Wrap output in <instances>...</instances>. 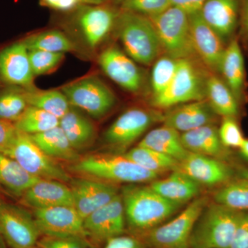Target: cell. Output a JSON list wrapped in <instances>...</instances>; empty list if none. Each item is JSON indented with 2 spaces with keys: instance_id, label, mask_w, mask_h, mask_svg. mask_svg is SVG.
Segmentation results:
<instances>
[{
  "instance_id": "9a60e30c",
  "label": "cell",
  "mask_w": 248,
  "mask_h": 248,
  "mask_svg": "<svg viewBox=\"0 0 248 248\" xmlns=\"http://www.w3.org/2000/svg\"><path fill=\"white\" fill-rule=\"evenodd\" d=\"M69 183L73 206L83 219L119 195L116 186L97 179L78 178Z\"/></svg>"
},
{
  "instance_id": "7c38bea8",
  "label": "cell",
  "mask_w": 248,
  "mask_h": 248,
  "mask_svg": "<svg viewBox=\"0 0 248 248\" xmlns=\"http://www.w3.org/2000/svg\"><path fill=\"white\" fill-rule=\"evenodd\" d=\"M34 218L41 234L79 236L88 239L84 219L73 205H60L34 210Z\"/></svg>"
},
{
  "instance_id": "ba28073f",
  "label": "cell",
  "mask_w": 248,
  "mask_h": 248,
  "mask_svg": "<svg viewBox=\"0 0 248 248\" xmlns=\"http://www.w3.org/2000/svg\"><path fill=\"white\" fill-rule=\"evenodd\" d=\"M205 79L191 60H179L169 87L152 99L153 107L170 108L177 105L205 99Z\"/></svg>"
},
{
  "instance_id": "ffe728a7",
  "label": "cell",
  "mask_w": 248,
  "mask_h": 248,
  "mask_svg": "<svg viewBox=\"0 0 248 248\" xmlns=\"http://www.w3.org/2000/svg\"><path fill=\"white\" fill-rule=\"evenodd\" d=\"M217 115L206 99L178 105L165 114L164 125L180 133L195 130L203 125L215 124Z\"/></svg>"
},
{
  "instance_id": "5bb4252c",
  "label": "cell",
  "mask_w": 248,
  "mask_h": 248,
  "mask_svg": "<svg viewBox=\"0 0 248 248\" xmlns=\"http://www.w3.org/2000/svg\"><path fill=\"white\" fill-rule=\"evenodd\" d=\"M84 227L88 238L96 242L105 244L108 240L124 234L126 221L120 194L85 218Z\"/></svg>"
},
{
  "instance_id": "b9f144b4",
  "label": "cell",
  "mask_w": 248,
  "mask_h": 248,
  "mask_svg": "<svg viewBox=\"0 0 248 248\" xmlns=\"http://www.w3.org/2000/svg\"><path fill=\"white\" fill-rule=\"evenodd\" d=\"M102 248H152L140 236L124 235L108 240Z\"/></svg>"
},
{
  "instance_id": "f1b7e54d",
  "label": "cell",
  "mask_w": 248,
  "mask_h": 248,
  "mask_svg": "<svg viewBox=\"0 0 248 248\" xmlns=\"http://www.w3.org/2000/svg\"><path fill=\"white\" fill-rule=\"evenodd\" d=\"M30 137L36 145L51 159L73 164L79 159L78 151L71 146L60 125Z\"/></svg>"
},
{
  "instance_id": "5b68a950",
  "label": "cell",
  "mask_w": 248,
  "mask_h": 248,
  "mask_svg": "<svg viewBox=\"0 0 248 248\" xmlns=\"http://www.w3.org/2000/svg\"><path fill=\"white\" fill-rule=\"evenodd\" d=\"M166 55L176 60H192L197 56L191 36L189 15L171 6L164 12L149 17Z\"/></svg>"
},
{
  "instance_id": "f907efd6",
  "label": "cell",
  "mask_w": 248,
  "mask_h": 248,
  "mask_svg": "<svg viewBox=\"0 0 248 248\" xmlns=\"http://www.w3.org/2000/svg\"><path fill=\"white\" fill-rule=\"evenodd\" d=\"M239 177L244 178L248 180V167L242 168L239 170Z\"/></svg>"
},
{
  "instance_id": "484cf974",
  "label": "cell",
  "mask_w": 248,
  "mask_h": 248,
  "mask_svg": "<svg viewBox=\"0 0 248 248\" xmlns=\"http://www.w3.org/2000/svg\"><path fill=\"white\" fill-rule=\"evenodd\" d=\"M138 145L168 155L179 162L190 153L183 144L182 133L166 125L151 130Z\"/></svg>"
},
{
  "instance_id": "7402d4cb",
  "label": "cell",
  "mask_w": 248,
  "mask_h": 248,
  "mask_svg": "<svg viewBox=\"0 0 248 248\" xmlns=\"http://www.w3.org/2000/svg\"><path fill=\"white\" fill-rule=\"evenodd\" d=\"M200 12L223 42L239 27V0H204Z\"/></svg>"
},
{
  "instance_id": "7bdbcfd3",
  "label": "cell",
  "mask_w": 248,
  "mask_h": 248,
  "mask_svg": "<svg viewBox=\"0 0 248 248\" xmlns=\"http://www.w3.org/2000/svg\"><path fill=\"white\" fill-rule=\"evenodd\" d=\"M229 248H248V211L243 214Z\"/></svg>"
},
{
  "instance_id": "74e56055",
  "label": "cell",
  "mask_w": 248,
  "mask_h": 248,
  "mask_svg": "<svg viewBox=\"0 0 248 248\" xmlns=\"http://www.w3.org/2000/svg\"><path fill=\"white\" fill-rule=\"evenodd\" d=\"M29 59L34 76H42L53 71L64 59V53L45 50H29Z\"/></svg>"
},
{
  "instance_id": "603a6c76",
  "label": "cell",
  "mask_w": 248,
  "mask_h": 248,
  "mask_svg": "<svg viewBox=\"0 0 248 248\" xmlns=\"http://www.w3.org/2000/svg\"><path fill=\"white\" fill-rule=\"evenodd\" d=\"M219 72L240 104L246 95V68L239 39L233 37L225 48Z\"/></svg>"
},
{
  "instance_id": "681fc988",
  "label": "cell",
  "mask_w": 248,
  "mask_h": 248,
  "mask_svg": "<svg viewBox=\"0 0 248 248\" xmlns=\"http://www.w3.org/2000/svg\"><path fill=\"white\" fill-rule=\"evenodd\" d=\"M107 0H80L81 4L83 5H93V6H96V5H102L105 4Z\"/></svg>"
},
{
  "instance_id": "277c9868",
  "label": "cell",
  "mask_w": 248,
  "mask_h": 248,
  "mask_svg": "<svg viewBox=\"0 0 248 248\" xmlns=\"http://www.w3.org/2000/svg\"><path fill=\"white\" fill-rule=\"evenodd\" d=\"M115 25L125 53L132 60L148 66L159 58L162 48L149 17L122 11Z\"/></svg>"
},
{
  "instance_id": "f6af8a7d",
  "label": "cell",
  "mask_w": 248,
  "mask_h": 248,
  "mask_svg": "<svg viewBox=\"0 0 248 248\" xmlns=\"http://www.w3.org/2000/svg\"><path fill=\"white\" fill-rule=\"evenodd\" d=\"M239 35L245 45L248 46V0H239Z\"/></svg>"
},
{
  "instance_id": "d6986e66",
  "label": "cell",
  "mask_w": 248,
  "mask_h": 248,
  "mask_svg": "<svg viewBox=\"0 0 248 248\" xmlns=\"http://www.w3.org/2000/svg\"><path fill=\"white\" fill-rule=\"evenodd\" d=\"M29 50L21 42L0 52V78L13 86L29 89L34 79Z\"/></svg>"
},
{
  "instance_id": "7dc6e473",
  "label": "cell",
  "mask_w": 248,
  "mask_h": 248,
  "mask_svg": "<svg viewBox=\"0 0 248 248\" xmlns=\"http://www.w3.org/2000/svg\"><path fill=\"white\" fill-rule=\"evenodd\" d=\"M172 6H176L190 15L200 11L204 0H170Z\"/></svg>"
},
{
  "instance_id": "44dd1931",
  "label": "cell",
  "mask_w": 248,
  "mask_h": 248,
  "mask_svg": "<svg viewBox=\"0 0 248 248\" xmlns=\"http://www.w3.org/2000/svg\"><path fill=\"white\" fill-rule=\"evenodd\" d=\"M22 202L28 207L37 210L73 205L70 186L53 179H40L21 195Z\"/></svg>"
},
{
  "instance_id": "f35d334b",
  "label": "cell",
  "mask_w": 248,
  "mask_h": 248,
  "mask_svg": "<svg viewBox=\"0 0 248 248\" xmlns=\"http://www.w3.org/2000/svg\"><path fill=\"white\" fill-rule=\"evenodd\" d=\"M172 6L170 0H122V11L154 17Z\"/></svg>"
},
{
  "instance_id": "d590c367",
  "label": "cell",
  "mask_w": 248,
  "mask_h": 248,
  "mask_svg": "<svg viewBox=\"0 0 248 248\" xmlns=\"http://www.w3.org/2000/svg\"><path fill=\"white\" fill-rule=\"evenodd\" d=\"M179 61L166 55L154 62L151 76L153 99L161 95L169 87L177 71Z\"/></svg>"
},
{
  "instance_id": "4fadbf2b",
  "label": "cell",
  "mask_w": 248,
  "mask_h": 248,
  "mask_svg": "<svg viewBox=\"0 0 248 248\" xmlns=\"http://www.w3.org/2000/svg\"><path fill=\"white\" fill-rule=\"evenodd\" d=\"M177 170L200 186L220 187L235 178V171L226 161L189 153L178 164Z\"/></svg>"
},
{
  "instance_id": "cb8c5ba5",
  "label": "cell",
  "mask_w": 248,
  "mask_h": 248,
  "mask_svg": "<svg viewBox=\"0 0 248 248\" xmlns=\"http://www.w3.org/2000/svg\"><path fill=\"white\" fill-rule=\"evenodd\" d=\"M149 186L166 200L182 206L200 197V184L177 170L169 177L153 181Z\"/></svg>"
},
{
  "instance_id": "d4e9b609",
  "label": "cell",
  "mask_w": 248,
  "mask_h": 248,
  "mask_svg": "<svg viewBox=\"0 0 248 248\" xmlns=\"http://www.w3.org/2000/svg\"><path fill=\"white\" fill-rule=\"evenodd\" d=\"M182 140L184 147L190 153L224 161L229 157V149L222 144L218 128L215 124L203 125L182 133Z\"/></svg>"
},
{
  "instance_id": "8992f818",
  "label": "cell",
  "mask_w": 248,
  "mask_h": 248,
  "mask_svg": "<svg viewBox=\"0 0 248 248\" xmlns=\"http://www.w3.org/2000/svg\"><path fill=\"white\" fill-rule=\"evenodd\" d=\"M208 203V197H198L177 216L138 236L152 248H190L196 221Z\"/></svg>"
},
{
  "instance_id": "7a4b0ae2",
  "label": "cell",
  "mask_w": 248,
  "mask_h": 248,
  "mask_svg": "<svg viewBox=\"0 0 248 248\" xmlns=\"http://www.w3.org/2000/svg\"><path fill=\"white\" fill-rule=\"evenodd\" d=\"M73 172L92 179L129 184L152 182L159 177L128 159L124 154L89 155L72 164Z\"/></svg>"
},
{
  "instance_id": "ab89813d",
  "label": "cell",
  "mask_w": 248,
  "mask_h": 248,
  "mask_svg": "<svg viewBox=\"0 0 248 248\" xmlns=\"http://www.w3.org/2000/svg\"><path fill=\"white\" fill-rule=\"evenodd\" d=\"M218 135L222 144L228 149L239 148L245 138L237 122V118L222 117L221 125L218 128Z\"/></svg>"
},
{
  "instance_id": "60d3db41",
  "label": "cell",
  "mask_w": 248,
  "mask_h": 248,
  "mask_svg": "<svg viewBox=\"0 0 248 248\" xmlns=\"http://www.w3.org/2000/svg\"><path fill=\"white\" fill-rule=\"evenodd\" d=\"M36 246L40 248H91L88 239L79 236H43Z\"/></svg>"
},
{
  "instance_id": "3957f363",
  "label": "cell",
  "mask_w": 248,
  "mask_h": 248,
  "mask_svg": "<svg viewBox=\"0 0 248 248\" xmlns=\"http://www.w3.org/2000/svg\"><path fill=\"white\" fill-rule=\"evenodd\" d=\"M244 213L208 203L196 221L190 248H229Z\"/></svg>"
},
{
  "instance_id": "1f68e13d",
  "label": "cell",
  "mask_w": 248,
  "mask_h": 248,
  "mask_svg": "<svg viewBox=\"0 0 248 248\" xmlns=\"http://www.w3.org/2000/svg\"><path fill=\"white\" fill-rule=\"evenodd\" d=\"M124 155L143 169L159 175L168 171L176 170L179 164V161L174 158L139 145Z\"/></svg>"
},
{
  "instance_id": "e0dca14e",
  "label": "cell",
  "mask_w": 248,
  "mask_h": 248,
  "mask_svg": "<svg viewBox=\"0 0 248 248\" xmlns=\"http://www.w3.org/2000/svg\"><path fill=\"white\" fill-rule=\"evenodd\" d=\"M191 36L196 54L213 71L219 72L226 46L224 42L210 27L200 12L189 15Z\"/></svg>"
},
{
  "instance_id": "836d02e7",
  "label": "cell",
  "mask_w": 248,
  "mask_h": 248,
  "mask_svg": "<svg viewBox=\"0 0 248 248\" xmlns=\"http://www.w3.org/2000/svg\"><path fill=\"white\" fill-rule=\"evenodd\" d=\"M28 50L65 53L77 50L76 45L63 32L49 30L34 34L22 40Z\"/></svg>"
},
{
  "instance_id": "4316f807",
  "label": "cell",
  "mask_w": 248,
  "mask_h": 248,
  "mask_svg": "<svg viewBox=\"0 0 248 248\" xmlns=\"http://www.w3.org/2000/svg\"><path fill=\"white\" fill-rule=\"evenodd\" d=\"M205 99L215 113L222 117L237 118L240 113V103L224 80L211 75L205 79Z\"/></svg>"
},
{
  "instance_id": "52a82bcc",
  "label": "cell",
  "mask_w": 248,
  "mask_h": 248,
  "mask_svg": "<svg viewBox=\"0 0 248 248\" xmlns=\"http://www.w3.org/2000/svg\"><path fill=\"white\" fill-rule=\"evenodd\" d=\"M0 152L16 160L34 177L63 183L71 182L69 174L55 160L47 156L27 134L17 130L11 143Z\"/></svg>"
},
{
  "instance_id": "8d00e7d4",
  "label": "cell",
  "mask_w": 248,
  "mask_h": 248,
  "mask_svg": "<svg viewBox=\"0 0 248 248\" xmlns=\"http://www.w3.org/2000/svg\"><path fill=\"white\" fill-rule=\"evenodd\" d=\"M28 106L24 89L5 90L0 93V120L16 122Z\"/></svg>"
},
{
  "instance_id": "f5cc1de1",
  "label": "cell",
  "mask_w": 248,
  "mask_h": 248,
  "mask_svg": "<svg viewBox=\"0 0 248 248\" xmlns=\"http://www.w3.org/2000/svg\"><path fill=\"white\" fill-rule=\"evenodd\" d=\"M32 248H40L37 247V246H35V247Z\"/></svg>"
},
{
  "instance_id": "bcb514c9",
  "label": "cell",
  "mask_w": 248,
  "mask_h": 248,
  "mask_svg": "<svg viewBox=\"0 0 248 248\" xmlns=\"http://www.w3.org/2000/svg\"><path fill=\"white\" fill-rule=\"evenodd\" d=\"M45 6L60 11H70L78 9L81 5L80 0H42Z\"/></svg>"
},
{
  "instance_id": "83f0119b",
  "label": "cell",
  "mask_w": 248,
  "mask_h": 248,
  "mask_svg": "<svg viewBox=\"0 0 248 248\" xmlns=\"http://www.w3.org/2000/svg\"><path fill=\"white\" fill-rule=\"evenodd\" d=\"M59 125L77 151L89 146L95 138V128L91 121L71 107L60 119Z\"/></svg>"
},
{
  "instance_id": "8fae6325",
  "label": "cell",
  "mask_w": 248,
  "mask_h": 248,
  "mask_svg": "<svg viewBox=\"0 0 248 248\" xmlns=\"http://www.w3.org/2000/svg\"><path fill=\"white\" fill-rule=\"evenodd\" d=\"M0 235L10 248H32L41 233L29 212L0 199Z\"/></svg>"
},
{
  "instance_id": "f546056e",
  "label": "cell",
  "mask_w": 248,
  "mask_h": 248,
  "mask_svg": "<svg viewBox=\"0 0 248 248\" xmlns=\"http://www.w3.org/2000/svg\"><path fill=\"white\" fill-rule=\"evenodd\" d=\"M40 179L27 172L16 160L0 152V184L15 195H22Z\"/></svg>"
},
{
  "instance_id": "6da1fadb",
  "label": "cell",
  "mask_w": 248,
  "mask_h": 248,
  "mask_svg": "<svg viewBox=\"0 0 248 248\" xmlns=\"http://www.w3.org/2000/svg\"><path fill=\"white\" fill-rule=\"evenodd\" d=\"M125 221L132 234L141 236L170 219L182 208L161 197L150 186L129 184L120 194Z\"/></svg>"
},
{
  "instance_id": "9c48e42d",
  "label": "cell",
  "mask_w": 248,
  "mask_h": 248,
  "mask_svg": "<svg viewBox=\"0 0 248 248\" xmlns=\"http://www.w3.org/2000/svg\"><path fill=\"white\" fill-rule=\"evenodd\" d=\"M62 91L70 105L87 112L94 118H102L115 107L116 97L112 90L97 77L82 78L67 84Z\"/></svg>"
},
{
  "instance_id": "e575fe53",
  "label": "cell",
  "mask_w": 248,
  "mask_h": 248,
  "mask_svg": "<svg viewBox=\"0 0 248 248\" xmlns=\"http://www.w3.org/2000/svg\"><path fill=\"white\" fill-rule=\"evenodd\" d=\"M14 124L19 131L33 135L58 126L60 119L46 111L28 106Z\"/></svg>"
},
{
  "instance_id": "816d5d0a",
  "label": "cell",
  "mask_w": 248,
  "mask_h": 248,
  "mask_svg": "<svg viewBox=\"0 0 248 248\" xmlns=\"http://www.w3.org/2000/svg\"><path fill=\"white\" fill-rule=\"evenodd\" d=\"M1 236V235H0ZM0 248H1V240H0Z\"/></svg>"
},
{
  "instance_id": "30bf717a",
  "label": "cell",
  "mask_w": 248,
  "mask_h": 248,
  "mask_svg": "<svg viewBox=\"0 0 248 248\" xmlns=\"http://www.w3.org/2000/svg\"><path fill=\"white\" fill-rule=\"evenodd\" d=\"M164 115L156 111L135 108L129 109L117 117L104 134V140L115 151L122 153L138 140L150 127Z\"/></svg>"
},
{
  "instance_id": "ee69618b",
  "label": "cell",
  "mask_w": 248,
  "mask_h": 248,
  "mask_svg": "<svg viewBox=\"0 0 248 248\" xmlns=\"http://www.w3.org/2000/svg\"><path fill=\"white\" fill-rule=\"evenodd\" d=\"M17 132L14 122L0 120V151L11 143Z\"/></svg>"
},
{
  "instance_id": "ac0fdd59",
  "label": "cell",
  "mask_w": 248,
  "mask_h": 248,
  "mask_svg": "<svg viewBox=\"0 0 248 248\" xmlns=\"http://www.w3.org/2000/svg\"><path fill=\"white\" fill-rule=\"evenodd\" d=\"M78 9L77 20L85 40L91 48H96L115 27L119 14L105 4H82Z\"/></svg>"
},
{
  "instance_id": "4dcf8cb0",
  "label": "cell",
  "mask_w": 248,
  "mask_h": 248,
  "mask_svg": "<svg viewBox=\"0 0 248 248\" xmlns=\"http://www.w3.org/2000/svg\"><path fill=\"white\" fill-rule=\"evenodd\" d=\"M24 93L28 105L46 111L58 119L62 118L71 107L62 91H40L29 88L24 89Z\"/></svg>"
},
{
  "instance_id": "d6a6232c",
  "label": "cell",
  "mask_w": 248,
  "mask_h": 248,
  "mask_svg": "<svg viewBox=\"0 0 248 248\" xmlns=\"http://www.w3.org/2000/svg\"><path fill=\"white\" fill-rule=\"evenodd\" d=\"M215 203L240 212L248 211V180L235 177L220 186L213 195Z\"/></svg>"
},
{
  "instance_id": "c3c4849f",
  "label": "cell",
  "mask_w": 248,
  "mask_h": 248,
  "mask_svg": "<svg viewBox=\"0 0 248 248\" xmlns=\"http://www.w3.org/2000/svg\"><path fill=\"white\" fill-rule=\"evenodd\" d=\"M240 154L248 161V139L245 138L244 142L239 148Z\"/></svg>"
},
{
  "instance_id": "2e32d148",
  "label": "cell",
  "mask_w": 248,
  "mask_h": 248,
  "mask_svg": "<svg viewBox=\"0 0 248 248\" xmlns=\"http://www.w3.org/2000/svg\"><path fill=\"white\" fill-rule=\"evenodd\" d=\"M98 63L106 75L121 87L135 93L141 90V71L135 62L117 46H110L102 51Z\"/></svg>"
}]
</instances>
